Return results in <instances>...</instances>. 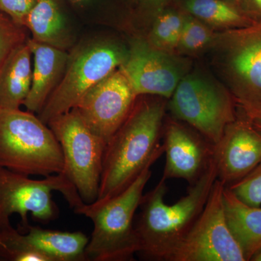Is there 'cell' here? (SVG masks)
I'll use <instances>...</instances> for the list:
<instances>
[{"mask_svg": "<svg viewBox=\"0 0 261 261\" xmlns=\"http://www.w3.org/2000/svg\"><path fill=\"white\" fill-rule=\"evenodd\" d=\"M141 98L108 141L103 156L98 198L118 195L163 154L161 139L167 103Z\"/></svg>", "mask_w": 261, "mask_h": 261, "instance_id": "6da1fadb", "label": "cell"}, {"mask_svg": "<svg viewBox=\"0 0 261 261\" xmlns=\"http://www.w3.org/2000/svg\"><path fill=\"white\" fill-rule=\"evenodd\" d=\"M216 179L213 161L198 181L190 185L186 195L173 205L165 202L167 186L163 178L143 195L139 207L140 214L135 224L140 244L139 254L148 260H169L203 210Z\"/></svg>", "mask_w": 261, "mask_h": 261, "instance_id": "7a4b0ae2", "label": "cell"}, {"mask_svg": "<svg viewBox=\"0 0 261 261\" xmlns=\"http://www.w3.org/2000/svg\"><path fill=\"white\" fill-rule=\"evenodd\" d=\"M148 166L121 193L84 203L74 211L93 222L94 229L85 250L87 260L127 261L140 251L135 226L144 189L152 176Z\"/></svg>", "mask_w": 261, "mask_h": 261, "instance_id": "3957f363", "label": "cell"}, {"mask_svg": "<svg viewBox=\"0 0 261 261\" xmlns=\"http://www.w3.org/2000/svg\"><path fill=\"white\" fill-rule=\"evenodd\" d=\"M0 167L47 177L63 172L64 159L53 130L39 117L0 107Z\"/></svg>", "mask_w": 261, "mask_h": 261, "instance_id": "277c9868", "label": "cell"}, {"mask_svg": "<svg viewBox=\"0 0 261 261\" xmlns=\"http://www.w3.org/2000/svg\"><path fill=\"white\" fill-rule=\"evenodd\" d=\"M214 48L237 106L247 118L261 112V20L215 34Z\"/></svg>", "mask_w": 261, "mask_h": 261, "instance_id": "5b68a950", "label": "cell"}, {"mask_svg": "<svg viewBox=\"0 0 261 261\" xmlns=\"http://www.w3.org/2000/svg\"><path fill=\"white\" fill-rule=\"evenodd\" d=\"M127 54L128 49L111 41L89 43L74 49L69 54L63 78L38 117L47 124L73 109L89 89L121 66Z\"/></svg>", "mask_w": 261, "mask_h": 261, "instance_id": "8992f818", "label": "cell"}, {"mask_svg": "<svg viewBox=\"0 0 261 261\" xmlns=\"http://www.w3.org/2000/svg\"><path fill=\"white\" fill-rule=\"evenodd\" d=\"M236 106L229 91L197 73L182 78L167 105L173 118L195 128L214 145L238 117Z\"/></svg>", "mask_w": 261, "mask_h": 261, "instance_id": "52a82bcc", "label": "cell"}, {"mask_svg": "<svg viewBox=\"0 0 261 261\" xmlns=\"http://www.w3.org/2000/svg\"><path fill=\"white\" fill-rule=\"evenodd\" d=\"M53 191L61 192L74 211L85 203L63 173L36 180L0 167V228L10 224V217L14 214L20 216L25 229L29 226L28 214L43 222L56 219L58 211L51 199Z\"/></svg>", "mask_w": 261, "mask_h": 261, "instance_id": "ba28073f", "label": "cell"}, {"mask_svg": "<svg viewBox=\"0 0 261 261\" xmlns=\"http://www.w3.org/2000/svg\"><path fill=\"white\" fill-rule=\"evenodd\" d=\"M64 159L63 173L75 185L82 200H97L106 143L86 124L74 108L48 122Z\"/></svg>", "mask_w": 261, "mask_h": 261, "instance_id": "9c48e42d", "label": "cell"}, {"mask_svg": "<svg viewBox=\"0 0 261 261\" xmlns=\"http://www.w3.org/2000/svg\"><path fill=\"white\" fill-rule=\"evenodd\" d=\"M224 187L217 178L203 210L168 261H246L228 227Z\"/></svg>", "mask_w": 261, "mask_h": 261, "instance_id": "30bf717a", "label": "cell"}, {"mask_svg": "<svg viewBox=\"0 0 261 261\" xmlns=\"http://www.w3.org/2000/svg\"><path fill=\"white\" fill-rule=\"evenodd\" d=\"M119 68L137 97L155 95L170 99L187 74L185 61L141 39L130 42L126 60Z\"/></svg>", "mask_w": 261, "mask_h": 261, "instance_id": "8fae6325", "label": "cell"}, {"mask_svg": "<svg viewBox=\"0 0 261 261\" xmlns=\"http://www.w3.org/2000/svg\"><path fill=\"white\" fill-rule=\"evenodd\" d=\"M137 96L118 68L89 89L74 109L106 145L128 116Z\"/></svg>", "mask_w": 261, "mask_h": 261, "instance_id": "7c38bea8", "label": "cell"}, {"mask_svg": "<svg viewBox=\"0 0 261 261\" xmlns=\"http://www.w3.org/2000/svg\"><path fill=\"white\" fill-rule=\"evenodd\" d=\"M163 153L166 164L162 178L183 179L194 185L214 161V145L195 128L173 118L163 124Z\"/></svg>", "mask_w": 261, "mask_h": 261, "instance_id": "4fadbf2b", "label": "cell"}, {"mask_svg": "<svg viewBox=\"0 0 261 261\" xmlns=\"http://www.w3.org/2000/svg\"><path fill=\"white\" fill-rule=\"evenodd\" d=\"M214 161L217 178L225 187L240 181L261 163V130L238 114L214 145Z\"/></svg>", "mask_w": 261, "mask_h": 261, "instance_id": "5bb4252c", "label": "cell"}, {"mask_svg": "<svg viewBox=\"0 0 261 261\" xmlns=\"http://www.w3.org/2000/svg\"><path fill=\"white\" fill-rule=\"evenodd\" d=\"M27 42L34 65L32 87L23 106L29 112L39 113L63 78L69 53L33 39H27Z\"/></svg>", "mask_w": 261, "mask_h": 261, "instance_id": "9a60e30c", "label": "cell"}, {"mask_svg": "<svg viewBox=\"0 0 261 261\" xmlns=\"http://www.w3.org/2000/svg\"><path fill=\"white\" fill-rule=\"evenodd\" d=\"M228 227L243 250L246 261L261 249V206H251L239 200L225 187L223 192Z\"/></svg>", "mask_w": 261, "mask_h": 261, "instance_id": "2e32d148", "label": "cell"}, {"mask_svg": "<svg viewBox=\"0 0 261 261\" xmlns=\"http://www.w3.org/2000/svg\"><path fill=\"white\" fill-rule=\"evenodd\" d=\"M27 41L12 51L0 70L1 108L19 109L30 92L32 53Z\"/></svg>", "mask_w": 261, "mask_h": 261, "instance_id": "e0dca14e", "label": "cell"}, {"mask_svg": "<svg viewBox=\"0 0 261 261\" xmlns=\"http://www.w3.org/2000/svg\"><path fill=\"white\" fill-rule=\"evenodd\" d=\"M32 39L66 50L71 44L68 25L56 0H38L25 21Z\"/></svg>", "mask_w": 261, "mask_h": 261, "instance_id": "ac0fdd59", "label": "cell"}, {"mask_svg": "<svg viewBox=\"0 0 261 261\" xmlns=\"http://www.w3.org/2000/svg\"><path fill=\"white\" fill-rule=\"evenodd\" d=\"M25 231L27 241L51 261L87 260L85 250L89 239L82 231H54L30 225Z\"/></svg>", "mask_w": 261, "mask_h": 261, "instance_id": "d6986e66", "label": "cell"}, {"mask_svg": "<svg viewBox=\"0 0 261 261\" xmlns=\"http://www.w3.org/2000/svg\"><path fill=\"white\" fill-rule=\"evenodd\" d=\"M185 8L200 21L223 29L240 28L255 22L238 6L224 0H186Z\"/></svg>", "mask_w": 261, "mask_h": 261, "instance_id": "ffe728a7", "label": "cell"}, {"mask_svg": "<svg viewBox=\"0 0 261 261\" xmlns=\"http://www.w3.org/2000/svg\"><path fill=\"white\" fill-rule=\"evenodd\" d=\"M184 18L185 15L174 10L160 12L154 19L147 42L158 49L169 53L177 49Z\"/></svg>", "mask_w": 261, "mask_h": 261, "instance_id": "44dd1931", "label": "cell"}, {"mask_svg": "<svg viewBox=\"0 0 261 261\" xmlns=\"http://www.w3.org/2000/svg\"><path fill=\"white\" fill-rule=\"evenodd\" d=\"M13 261H51L27 241L11 224L0 228V259Z\"/></svg>", "mask_w": 261, "mask_h": 261, "instance_id": "7402d4cb", "label": "cell"}, {"mask_svg": "<svg viewBox=\"0 0 261 261\" xmlns=\"http://www.w3.org/2000/svg\"><path fill=\"white\" fill-rule=\"evenodd\" d=\"M215 34L203 22L190 15H185L177 49L184 53H196L211 47Z\"/></svg>", "mask_w": 261, "mask_h": 261, "instance_id": "603a6c76", "label": "cell"}, {"mask_svg": "<svg viewBox=\"0 0 261 261\" xmlns=\"http://www.w3.org/2000/svg\"><path fill=\"white\" fill-rule=\"evenodd\" d=\"M226 187L244 203L261 206V163L241 180Z\"/></svg>", "mask_w": 261, "mask_h": 261, "instance_id": "cb8c5ba5", "label": "cell"}, {"mask_svg": "<svg viewBox=\"0 0 261 261\" xmlns=\"http://www.w3.org/2000/svg\"><path fill=\"white\" fill-rule=\"evenodd\" d=\"M27 40L23 27L0 14V70L12 51Z\"/></svg>", "mask_w": 261, "mask_h": 261, "instance_id": "d4e9b609", "label": "cell"}, {"mask_svg": "<svg viewBox=\"0 0 261 261\" xmlns=\"http://www.w3.org/2000/svg\"><path fill=\"white\" fill-rule=\"evenodd\" d=\"M38 0H0V11L5 13L15 23L25 27L29 12Z\"/></svg>", "mask_w": 261, "mask_h": 261, "instance_id": "484cf974", "label": "cell"}, {"mask_svg": "<svg viewBox=\"0 0 261 261\" xmlns=\"http://www.w3.org/2000/svg\"><path fill=\"white\" fill-rule=\"evenodd\" d=\"M240 7L254 21L261 20V0H240Z\"/></svg>", "mask_w": 261, "mask_h": 261, "instance_id": "4316f807", "label": "cell"}, {"mask_svg": "<svg viewBox=\"0 0 261 261\" xmlns=\"http://www.w3.org/2000/svg\"><path fill=\"white\" fill-rule=\"evenodd\" d=\"M144 4L151 8H159L162 5L166 0H142Z\"/></svg>", "mask_w": 261, "mask_h": 261, "instance_id": "83f0119b", "label": "cell"}, {"mask_svg": "<svg viewBox=\"0 0 261 261\" xmlns=\"http://www.w3.org/2000/svg\"><path fill=\"white\" fill-rule=\"evenodd\" d=\"M248 119L253 123L254 126L261 130V112L257 113L255 116L250 117Z\"/></svg>", "mask_w": 261, "mask_h": 261, "instance_id": "f1b7e54d", "label": "cell"}, {"mask_svg": "<svg viewBox=\"0 0 261 261\" xmlns=\"http://www.w3.org/2000/svg\"><path fill=\"white\" fill-rule=\"evenodd\" d=\"M250 261H261V249L252 257Z\"/></svg>", "mask_w": 261, "mask_h": 261, "instance_id": "f546056e", "label": "cell"}, {"mask_svg": "<svg viewBox=\"0 0 261 261\" xmlns=\"http://www.w3.org/2000/svg\"><path fill=\"white\" fill-rule=\"evenodd\" d=\"M70 1L75 3V4H83V3H87L89 0H70Z\"/></svg>", "mask_w": 261, "mask_h": 261, "instance_id": "4dcf8cb0", "label": "cell"}, {"mask_svg": "<svg viewBox=\"0 0 261 261\" xmlns=\"http://www.w3.org/2000/svg\"><path fill=\"white\" fill-rule=\"evenodd\" d=\"M231 3H233V5H236V6H238V8H240V0H231ZM241 9V8H240Z\"/></svg>", "mask_w": 261, "mask_h": 261, "instance_id": "1f68e13d", "label": "cell"}]
</instances>
